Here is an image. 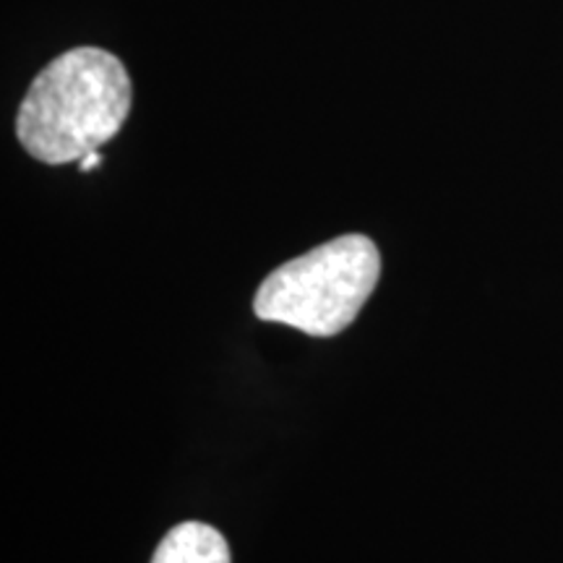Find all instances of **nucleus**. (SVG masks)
<instances>
[{
	"instance_id": "1",
	"label": "nucleus",
	"mask_w": 563,
	"mask_h": 563,
	"mask_svg": "<svg viewBox=\"0 0 563 563\" xmlns=\"http://www.w3.org/2000/svg\"><path fill=\"white\" fill-rule=\"evenodd\" d=\"M133 84L121 58L84 45L58 55L34 76L16 115L26 154L45 165H70L121 133Z\"/></svg>"
},
{
	"instance_id": "2",
	"label": "nucleus",
	"mask_w": 563,
	"mask_h": 563,
	"mask_svg": "<svg viewBox=\"0 0 563 563\" xmlns=\"http://www.w3.org/2000/svg\"><path fill=\"white\" fill-rule=\"evenodd\" d=\"M382 253L368 235H340L282 264L262 282L253 311L311 336L344 332L376 290Z\"/></svg>"
},
{
	"instance_id": "3",
	"label": "nucleus",
	"mask_w": 563,
	"mask_h": 563,
	"mask_svg": "<svg viewBox=\"0 0 563 563\" xmlns=\"http://www.w3.org/2000/svg\"><path fill=\"white\" fill-rule=\"evenodd\" d=\"M152 563H230V548L214 527L183 522L162 538Z\"/></svg>"
},
{
	"instance_id": "4",
	"label": "nucleus",
	"mask_w": 563,
	"mask_h": 563,
	"mask_svg": "<svg viewBox=\"0 0 563 563\" xmlns=\"http://www.w3.org/2000/svg\"><path fill=\"white\" fill-rule=\"evenodd\" d=\"M102 162V154L100 152H91V154H87V157H84L81 162H79V170L81 173H89L91 167H97Z\"/></svg>"
}]
</instances>
